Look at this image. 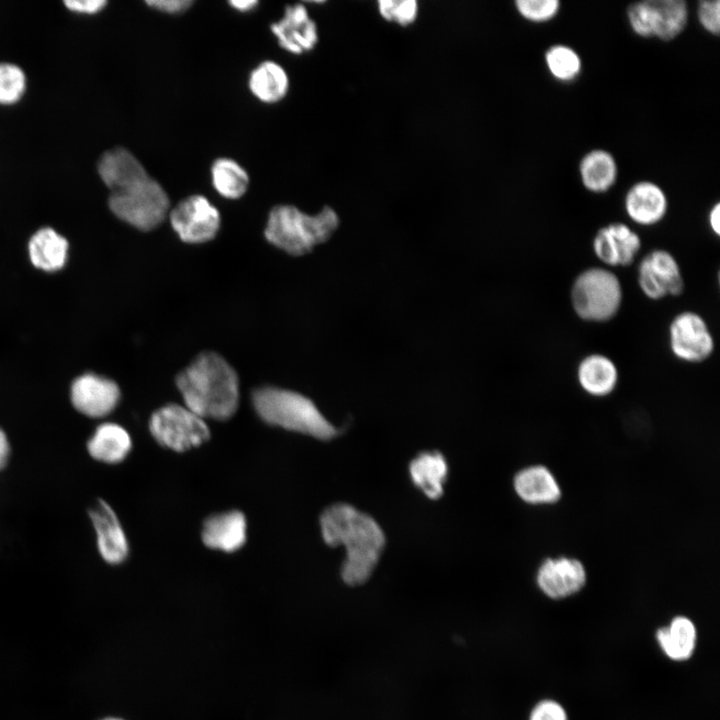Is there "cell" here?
I'll use <instances>...</instances> for the list:
<instances>
[{"label": "cell", "instance_id": "obj_1", "mask_svg": "<svg viewBox=\"0 0 720 720\" xmlns=\"http://www.w3.org/2000/svg\"><path fill=\"white\" fill-rule=\"evenodd\" d=\"M98 172L110 190L109 207L122 221L149 231L168 216L170 200L165 189L127 149L106 151L99 159Z\"/></svg>", "mask_w": 720, "mask_h": 720}, {"label": "cell", "instance_id": "obj_2", "mask_svg": "<svg viewBox=\"0 0 720 720\" xmlns=\"http://www.w3.org/2000/svg\"><path fill=\"white\" fill-rule=\"evenodd\" d=\"M321 533L329 546L342 545L346 558L341 569L348 585L363 584L375 568L385 544V536L369 515L348 504H334L320 517Z\"/></svg>", "mask_w": 720, "mask_h": 720}, {"label": "cell", "instance_id": "obj_3", "mask_svg": "<svg viewBox=\"0 0 720 720\" xmlns=\"http://www.w3.org/2000/svg\"><path fill=\"white\" fill-rule=\"evenodd\" d=\"M176 385L184 406L204 420H227L238 408V376L215 352L199 354L177 375Z\"/></svg>", "mask_w": 720, "mask_h": 720}, {"label": "cell", "instance_id": "obj_4", "mask_svg": "<svg viewBox=\"0 0 720 720\" xmlns=\"http://www.w3.org/2000/svg\"><path fill=\"white\" fill-rule=\"evenodd\" d=\"M340 223L334 209L325 206L314 215L292 205H277L268 215L265 237L285 252L300 256L327 241Z\"/></svg>", "mask_w": 720, "mask_h": 720}, {"label": "cell", "instance_id": "obj_5", "mask_svg": "<svg viewBox=\"0 0 720 720\" xmlns=\"http://www.w3.org/2000/svg\"><path fill=\"white\" fill-rule=\"evenodd\" d=\"M255 411L266 423L317 439L337 434L335 427L306 396L276 387H261L252 393Z\"/></svg>", "mask_w": 720, "mask_h": 720}, {"label": "cell", "instance_id": "obj_6", "mask_svg": "<svg viewBox=\"0 0 720 720\" xmlns=\"http://www.w3.org/2000/svg\"><path fill=\"white\" fill-rule=\"evenodd\" d=\"M623 302V288L619 277L601 266L582 270L570 288V303L582 321L605 323L619 312Z\"/></svg>", "mask_w": 720, "mask_h": 720}, {"label": "cell", "instance_id": "obj_7", "mask_svg": "<svg viewBox=\"0 0 720 720\" xmlns=\"http://www.w3.org/2000/svg\"><path fill=\"white\" fill-rule=\"evenodd\" d=\"M626 17L637 36L666 42L684 32L689 9L685 0H643L629 4Z\"/></svg>", "mask_w": 720, "mask_h": 720}, {"label": "cell", "instance_id": "obj_8", "mask_svg": "<svg viewBox=\"0 0 720 720\" xmlns=\"http://www.w3.org/2000/svg\"><path fill=\"white\" fill-rule=\"evenodd\" d=\"M149 430L158 444L176 452L198 447L210 437L203 418L186 406L174 403L160 407L151 415Z\"/></svg>", "mask_w": 720, "mask_h": 720}, {"label": "cell", "instance_id": "obj_9", "mask_svg": "<svg viewBox=\"0 0 720 720\" xmlns=\"http://www.w3.org/2000/svg\"><path fill=\"white\" fill-rule=\"evenodd\" d=\"M668 344L675 358L691 364L706 361L715 350L714 336L707 321L692 310L681 311L671 319Z\"/></svg>", "mask_w": 720, "mask_h": 720}, {"label": "cell", "instance_id": "obj_10", "mask_svg": "<svg viewBox=\"0 0 720 720\" xmlns=\"http://www.w3.org/2000/svg\"><path fill=\"white\" fill-rule=\"evenodd\" d=\"M637 284L652 301L678 297L685 290L681 267L668 250L656 248L646 253L637 266Z\"/></svg>", "mask_w": 720, "mask_h": 720}, {"label": "cell", "instance_id": "obj_11", "mask_svg": "<svg viewBox=\"0 0 720 720\" xmlns=\"http://www.w3.org/2000/svg\"><path fill=\"white\" fill-rule=\"evenodd\" d=\"M168 216L174 231L187 243L209 241L220 227L218 209L199 194L182 199L169 211Z\"/></svg>", "mask_w": 720, "mask_h": 720}, {"label": "cell", "instance_id": "obj_12", "mask_svg": "<svg viewBox=\"0 0 720 720\" xmlns=\"http://www.w3.org/2000/svg\"><path fill=\"white\" fill-rule=\"evenodd\" d=\"M641 247L639 234L623 222L602 226L592 239L593 254L607 267L631 266Z\"/></svg>", "mask_w": 720, "mask_h": 720}, {"label": "cell", "instance_id": "obj_13", "mask_svg": "<svg viewBox=\"0 0 720 720\" xmlns=\"http://www.w3.org/2000/svg\"><path fill=\"white\" fill-rule=\"evenodd\" d=\"M88 516L96 534L97 550L110 565H120L129 556V542L114 509L98 498L88 509Z\"/></svg>", "mask_w": 720, "mask_h": 720}, {"label": "cell", "instance_id": "obj_14", "mask_svg": "<svg viewBox=\"0 0 720 720\" xmlns=\"http://www.w3.org/2000/svg\"><path fill=\"white\" fill-rule=\"evenodd\" d=\"M587 573L583 563L573 557L558 556L544 559L536 572L539 589L549 598L562 599L579 592L585 585Z\"/></svg>", "mask_w": 720, "mask_h": 720}, {"label": "cell", "instance_id": "obj_15", "mask_svg": "<svg viewBox=\"0 0 720 720\" xmlns=\"http://www.w3.org/2000/svg\"><path fill=\"white\" fill-rule=\"evenodd\" d=\"M70 396L79 413L90 418H102L117 406L120 390L114 381L87 373L74 380Z\"/></svg>", "mask_w": 720, "mask_h": 720}, {"label": "cell", "instance_id": "obj_16", "mask_svg": "<svg viewBox=\"0 0 720 720\" xmlns=\"http://www.w3.org/2000/svg\"><path fill=\"white\" fill-rule=\"evenodd\" d=\"M279 46L292 54L312 50L318 42L316 22L301 3L287 5L283 17L271 25Z\"/></svg>", "mask_w": 720, "mask_h": 720}, {"label": "cell", "instance_id": "obj_17", "mask_svg": "<svg viewBox=\"0 0 720 720\" xmlns=\"http://www.w3.org/2000/svg\"><path fill=\"white\" fill-rule=\"evenodd\" d=\"M624 210L635 224L650 227L660 223L668 212V198L657 183L640 180L633 183L624 196Z\"/></svg>", "mask_w": 720, "mask_h": 720}, {"label": "cell", "instance_id": "obj_18", "mask_svg": "<svg viewBox=\"0 0 720 720\" xmlns=\"http://www.w3.org/2000/svg\"><path fill=\"white\" fill-rule=\"evenodd\" d=\"M201 538L208 548L235 552L247 539L246 518L237 510L212 515L203 523Z\"/></svg>", "mask_w": 720, "mask_h": 720}, {"label": "cell", "instance_id": "obj_19", "mask_svg": "<svg viewBox=\"0 0 720 720\" xmlns=\"http://www.w3.org/2000/svg\"><path fill=\"white\" fill-rule=\"evenodd\" d=\"M576 378L586 394L602 398L609 396L617 388L619 370L609 356L602 353H590L578 362Z\"/></svg>", "mask_w": 720, "mask_h": 720}, {"label": "cell", "instance_id": "obj_20", "mask_svg": "<svg viewBox=\"0 0 720 720\" xmlns=\"http://www.w3.org/2000/svg\"><path fill=\"white\" fill-rule=\"evenodd\" d=\"M513 486L518 497L531 505L554 504L562 496L552 471L540 464L521 469L514 477Z\"/></svg>", "mask_w": 720, "mask_h": 720}, {"label": "cell", "instance_id": "obj_21", "mask_svg": "<svg viewBox=\"0 0 720 720\" xmlns=\"http://www.w3.org/2000/svg\"><path fill=\"white\" fill-rule=\"evenodd\" d=\"M89 456L105 464H119L124 461L132 449V439L128 431L117 423L100 424L87 440Z\"/></svg>", "mask_w": 720, "mask_h": 720}, {"label": "cell", "instance_id": "obj_22", "mask_svg": "<svg viewBox=\"0 0 720 720\" xmlns=\"http://www.w3.org/2000/svg\"><path fill=\"white\" fill-rule=\"evenodd\" d=\"M583 187L595 194L608 192L617 182L618 164L611 152L597 148L585 153L578 165Z\"/></svg>", "mask_w": 720, "mask_h": 720}, {"label": "cell", "instance_id": "obj_23", "mask_svg": "<svg viewBox=\"0 0 720 720\" xmlns=\"http://www.w3.org/2000/svg\"><path fill=\"white\" fill-rule=\"evenodd\" d=\"M248 86L258 100L273 104L286 96L289 89V77L280 64L267 60L252 70Z\"/></svg>", "mask_w": 720, "mask_h": 720}, {"label": "cell", "instance_id": "obj_24", "mask_svg": "<svg viewBox=\"0 0 720 720\" xmlns=\"http://www.w3.org/2000/svg\"><path fill=\"white\" fill-rule=\"evenodd\" d=\"M28 249L35 267L44 271H57L66 262L68 242L55 230L47 227L32 236Z\"/></svg>", "mask_w": 720, "mask_h": 720}, {"label": "cell", "instance_id": "obj_25", "mask_svg": "<svg viewBox=\"0 0 720 720\" xmlns=\"http://www.w3.org/2000/svg\"><path fill=\"white\" fill-rule=\"evenodd\" d=\"M409 470L414 484L427 497L437 499L442 495L448 467L441 453H421L410 463Z\"/></svg>", "mask_w": 720, "mask_h": 720}, {"label": "cell", "instance_id": "obj_26", "mask_svg": "<svg viewBox=\"0 0 720 720\" xmlns=\"http://www.w3.org/2000/svg\"><path fill=\"white\" fill-rule=\"evenodd\" d=\"M657 639L663 651L673 660L688 659L696 643V629L690 619L675 617L669 627L657 631Z\"/></svg>", "mask_w": 720, "mask_h": 720}, {"label": "cell", "instance_id": "obj_27", "mask_svg": "<svg viewBox=\"0 0 720 720\" xmlns=\"http://www.w3.org/2000/svg\"><path fill=\"white\" fill-rule=\"evenodd\" d=\"M212 185L224 198L238 199L249 186V175L235 160L222 157L216 159L211 166Z\"/></svg>", "mask_w": 720, "mask_h": 720}, {"label": "cell", "instance_id": "obj_28", "mask_svg": "<svg viewBox=\"0 0 720 720\" xmlns=\"http://www.w3.org/2000/svg\"><path fill=\"white\" fill-rule=\"evenodd\" d=\"M544 61L550 75L559 82L575 81L582 72L583 63L579 53L563 43L549 46L544 53Z\"/></svg>", "mask_w": 720, "mask_h": 720}, {"label": "cell", "instance_id": "obj_29", "mask_svg": "<svg viewBox=\"0 0 720 720\" xmlns=\"http://www.w3.org/2000/svg\"><path fill=\"white\" fill-rule=\"evenodd\" d=\"M377 6L378 12L384 20L400 26L413 24L419 12L416 0H379Z\"/></svg>", "mask_w": 720, "mask_h": 720}, {"label": "cell", "instance_id": "obj_30", "mask_svg": "<svg viewBox=\"0 0 720 720\" xmlns=\"http://www.w3.org/2000/svg\"><path fill=\"white\" fill-rule=\"evenodd\" d=\"M514 6L518 14L532 23H545L553 20L561 10L559 0H516Z\"/></svg>", "mask_w": 720, "mask_h": 720}, {"label": "cell", "instance_id": "obj_31", "mask_svg": "<svg viewBox=\"0 0 720 720\" xmlns=\"http://www.w3.org/2000/svg\"><path fill=\"white\" fill-rule=\"evenodd\" d=\"M25 90V75L16 65L0 63V103L16 102Z\"/></svg>", "mask_w": 720, "mask_h": 720}, {"label": "cell", "instance_id": "obj_32", "mask_svg": "<svg viewBox=\"0 0 720 720\" xmlns=\"http://www.w3.org/2000/svg\"><path fill=\"white\" fill-rule=\"evenodd\" d=\"M697 18L701 27L711 35L720 33V1L700 0L697 3Z\"/></svg>", "mask_w": 720, "mask_h": 720}, {"label": "cell", "instance_id": "obj_33", "mask_svg": "<svg viewBox=\"0 0 720 720\" xmlns=\"http://www.w3.org/2000/svg\"><path fill=\"white\" fill-rule=\"evenodd\" d=\"M530 720H567V716L560 704L545 700L534 707Z\"/></svg>", "mask_w": 720, "mask_h": 720}, {"label": "cell", "instance_id": "obj_34", "mask_svg": "<svg viewBox=\"0 0 720 720\" xmlns=\"http://www.w3.org/2000/svg\"><path fill=\"white\" fill-rule=\"evenodd\" d=\"M146 4L165 14L178 15L187 11L192 5L191 0H149Z\"/></svg>", "mask_w": 720, "mask_h": 720}, {"label": "cell", "instance_id": "obj_35", "mask_svg": "<svg viewBox=\"0 0 720 720\" xmlns=\"http://www.w3.org/2000/svg\"><path fill=\"white\" fill-rule=\"evenodd\" d=\"M65 5L70 10L81 13H95L101 10L105 5L104 0H69L65 1Z\"/></svg>", "mask_w": 720, "mask_h": 720}, {"label": "cell", "instance_id": "obj_36", "mask_svg": "<svg viewBox=\"0 0 720 720\" xmlns=\"http://www.w3.org/2000/svg\"><path fill=\"white\" fill-rule=\"evenodd\" d=\"M11 446L5 431L0 428V471L3 470L9 461Z\"/></svg>", "mask_w": 720, "mask_h": 720}, {"label": "cell", "instance_id": "obj_37", "mask_svg": "<svg viewBox=\"0 0 720 720\" xmlns=\"http://www.w3.org/2000/svg\"><path fill=\"white\" fill-rule=\"evenodd\" d=\"M708 224L712 233L716 236L720 235V203L716 202L710 208L708 213Z\"/></svg>", "mask_w": 720, "mask_h": 720}, {"label": "cell", "instance_id": "obj_38", "mask_svg": "<svg viewBox=\"0 0 720 720\" xmlns=\"http://www.w3.org/2000/svg\"><path fill=\"white\" fill-rule=\"evenodd\" d=\"M232 8L240 12H248L254 9L258 5V1L255 0H232L229 1Z\"/></svg>", "mask_w": 720, "mask_h": 720}, {"label": "cell", "instance_id": "obj_39", "mask_svg": "<svg viewBox=\"0 0 720 720\" xmlns=\"http://www.w3.org/2000/svg\"><path fill=\"white\" fill-rule=\"evenodd\" d=\"M101 720H123V719L116 718V717H106V718H103V719H101Z\"/></svg>", "mask_w": 720, "mask_h": 720}]
</instances>
